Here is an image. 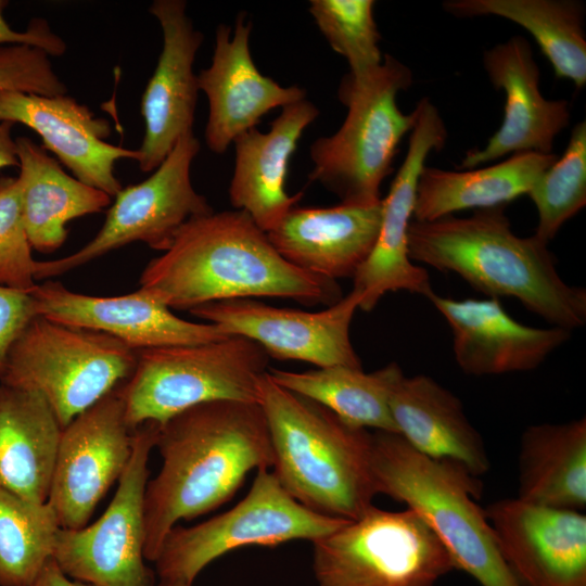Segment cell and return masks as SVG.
I'll list each match as a JSON object with an SVG mask.
<instances>
[{
    "label": "cell",
    "instance_id": "16",
    "mask_svg": "<svg viewBox=\"0 0 586 586\" xmlns=\"http://www.w3.org/2000/svg\"><path fill=\"white\" fill-rule=\"evenodd\" d=\"M485 510L498 549L521 586H586V515L505 498Z\"/></svg>",
    "mask_w": 586,
    "mask_h": 586
},
{
    "label": "cell",
    "instance_id": "2",
    "mask_svg": "<svg viewBox=\"0 0 586 586\" xmlns=\"http://www.w3.org/2000/svg\"><path fill=\"white\" fill-rule=\"evenodd\" d=\"M140 289L169 308L238 298L284 297L307 306L342 298L336 281L284 259L243 211L189 219L171 245L142 271Z\"/></svg>",
    "mask_w": 586,
    "mask_h": 586
},
{
    "label": "cell",
    "instance_id": "8",
    "mask_svg": "<svg viewBox=\"0 0 586 586\" xmlns=\"http://www.w3.org/2000/svg\"><path fill=\"white\" fill-rule=\"evenodd\" d=\"M137 351L103 332L35 316L12 344L0 384L40 394L64 429L127 381Z\"/></svg>",
    "mask_w": 586,
    "mask_h": 586
},
{
    "label": "cell",
    "instance_id": "21",
    "mask_svg": "<svg viewBox=\"0 0 586 586\" xmlns=\"http://www.w3.org/2000/svg\"><path fill=\"white\" fill-rule=\"evenodd\" d=\"M0 122L21 123L35 130L42 148L55 154L76 179L111 198L122 189L114 175L115 163L139 158L138 150L107 143L110 123L66 94L0 92Z\"/></svg>",
    "mask_w": 586,
    "mask_h": 586
},
{
    "label": "cell",
    "instance_id": "5",
    "mask_svg": "<svg viewBox=\"0 0 586 586\" xmlns=\"http://www.w3.org/2000/svg\"><path fill=\"white\" fill-rule=\"evenodd\" d=\"M370 467L377 494L418 513L443 543L455 569L482 586H521L498 549L485 510L475 499L481 483L461 464L428 457L399 434L371 435Z\"/></svg>",
    "mask_w": 586,
    "mask_h": 586
},
{
    "label": "cell",
    "instance_id": "14",
    "mask_svg": "<svg viewBox=\"0 0 586 586\" xmlns=\"http://www.w3.org/2000/svg\"><path fill=\"white\" fill-rule=\"evenodd\" d=\"M359 303V293L352 290L320 311L280 308L253 298L208 303L189 311L227 335L252 340L277 359L305 361L318 368H361L349 339Z\"/></svg>",
    "mask_w": 586,
    "mask_h": 586
},
{
    "label": "cell",
    "instance_id": "25",
    "mask_svg": "<svg viewBox=\"0 0 586 586\" xmlns=\"http://www.w3.org/2000/svg\"><path fill=\"white\" fill-rule=\"evenodd\" d=\"M390 409L397 433L417 451L457 462L476 477L489 470L483 438L461 400L434 379L400 374L391 391Z\"/></svg>",
    "mask_w": 586,
    "mask_h": 586
},
{
    "label": "cell",
    "instance_id": "38",
    "mask_svg": "<svg viewBox=\"0 0 586 586\" xmlns=\"http://www.w3.org/2000/svg\"><path fill=\"white\" fill-rule=\"evenodd\" d=\"M7 1L0 0V47L25 44L44 51L49 56H61L66 51L65 41L55 35L46 20L35 18L25 31L12 29L3 17Z\"/></svg>",
    "mask_w": 586,
    "mask_h": 586
},
{
    "label": "cell",
    "instance_id": "15",
    "mask_svg": "<svg viewBox=\"0 0 586 586\" xmlns=\"http://www.w3.org/2000/svg\"><path fill=\"white\" fill-rule=\"evenodd\" d=\"M406 156L387 195L382 199V217L371 253L354 275V288L360 295L359 309L372 310L388 292L408 291L426 296L433 290L428 271L412 263L407 232L413 216L417 184L433 151H441L447 139L444 120L428 99L422 98L412 111Z\"/></svg>",
    "mask_w": 586,
    "mask_h": 586
},
{
    "label": "cell",
    "instance_id": "24",
    "mask_svg": "<svg viewBox=\"0 0 586 586\" xmlns=\"http://www.w3.org/2000/svg\"><path fill=\"white\" fill-rule=\"evenodd\" d=\"M318 115V107L304 99L283 106L269 131L255 127L233 141L235 163L230 202L266 233L303 198V192L290 195L285 191L288 165L304 130Z\"/></svg>",
    "mask_w": 586,
    "mask_h": 586
},
{
    "label": "cell",
    "instance_id": "18",
    "mask_svg": "<svg viewBox=\"0 0 586 586\" xmlns=\"http://www.w3.org/2000/svg\"><path fill=\"white\" fill-rule=\"evenodd\" d=\"M186 9L182 0H155L150 5L162 28L163 47L141 100L145 128L137 162L144 173L155 170L178 140L192 131L200 91L193 62L203 34Z\"/></svg>",
    "mask_w": 586,
    "mask_h": 586
},
{
    "label": "cell",
    "instance_id": "4",
    "mask_svg": "<svg viewBox=\"0 0 586 586\" xmlns=\"http://www.w3.org/2000/svg\"><path fill=\"white\" fill-rule=\"evenodd\" d=\"M273 454V474L306 508L355 520L378 495L370 467L371 435L323 406L272 381L259 383Z\"/></svg>",
    "mask_w": 586,
    "mask_h": 586
},
{
    "label": "cell",
    "instance_id": "13",
    "mask_svg": "<svg viewBox=\"0 0 586 586\" xmlns=\"http://www.w3.org/2000/svg\"><path fill=\"white\" fill-rule=\"evenodd\" d=\"M119 384L62 429L48 502L62 528L87 525L132 453Z\"/></svg>",
    "mask_w": 586,
    "mask_h": 586
},
{
    "label": "cell",
    "instance_id": "41",
    "mask_svg": "<svg viewBox=\"0 0 586 586\" xmlns=\"http://www.w3.org/2000/svg\"><path fill=\"white\" fill-rule=\"evenodd\" d=\"M191 586H193V585H191Z\"/></svg>",
    "mask_w": 586,
    "mask_h": 586
},
{
    "label": "cell",
    "instance_id": "36",
    "mask_svg": "<svg viewBox=\"0 0 586 586\" xmlns=\"http://www.w3.org/2000/svg\"><path fill=\"white\" fill-rule=\"evenodd\" d=\"M55 97L66 94L65 84L54 73L49 55L35 47H0V92Z\"/></svg>",
    "mask_w": 586,
    "mask_h": 586
},
{
    "label": "cell",
    "instance_id": "7",
    "mask_svg": "<svg viewBox=\"0 0 586 586\" xmlns=\"http://www.w3.org/2000/svg\"><path fill=\"white\" fill-rule=\"evenodd\" d=\"M268 357L257 343L239 335L137 351L135 370L120 385L127 423L132 430L150 422L161 425L209 402L258 403Z\"/></svg>",
    "mask_w": 586,
    "mask_h": 586
},
{
    "label": "cell",
    "instance_id": "20",
    "mask_svg": "<svg viewBox=\"0 0 586 586\" xmlns=\"http://www.w3.org/2000/svg\"><path fill=\"white\" fill-rule=\"evenodd\" d=\"M483 65L494 88L506 94L504 118L483 149L466 153L460 168L473 169L518 152L552 153L555 138L570 122L569 103L543 97L528 41L509 38L485 51Z\"/></svg>",
    "mask_w": 586,
    "mask_h": 586
},
{
    "label": "cell",
    "instance_id": "39",
    "mask_svg": "<svg viewBox=\"0 0 586 586\" xmlns=\"http://www.w3.org/2000/svg\"><path fill=\"white\" fill-rule=\"evenodd\" d=\"M31 586H92L68 577L51 559L40 572Z\"/></svg>",
    "mask_w": 586,
    "mask_h": 586
},
{
    "label": "cell",
    "instance_id": "17",
    "mask_svg": "<svg viewBox=\"0 0 586 586\" xmlns=\"http://www.w3.org/2000/svg\"><path fill=\"white\" fill-rule=\"evenodd\" d=\"M30 295L37 315L103 332L135 351L207 343L229 336L214 323L179 318L143 289L119 296H91L48 281L37 284Z\"/></svg>",
    "mask_w": 586,
    "mask_h": 586
},
{
    "label": "cell",
    "instance_id": "9",
    "mask_svg": "<svg viewBox=\"0 0 586 586\" xmlns=\"http://www.w3.org/2000/svg\"><path fill=\"white\" fill-rule=\"evenodd\" d=\"M348 521L306 508L284 491L272 471L257 470L250 491L234 507L193 526L171 528L154 561L157 586H191L205 566L229 551L314 542Z\"/></svg>",
    "mask_w": 586,
    "mask_h": 586
},
{
    "label": "cell",
    "instance_id": "1",
    "mask_svg": "<svg viewBox=\"0 0 586 586\" xmlns=\"http://www.w3.org/2000/svg\"><path fill=\"white\" fill-rule=\"evenodd\" d=\"M162 458L144 492V558L154 562L181 520L229 501L252 470L269 469L273 454L258 403L217 400L191 407L157 424Z\"/></svg>",
    "mask_w": 586,
    "mask_h": 586
},
{
    "label": "cell",
    "instance_id": "10",
    "mask_svg": "<svg viewBox=\"0 0 586 586\" xmlns=\"http://www.w3.org/2000/svg\"><path fill=\"white\" fill-rule=\"evenodd\" d=\"M311 543L320 586H433L455 570L437 535L408 508L372 506Z\"/></svg>",
    "mask_w": 586,
    "mask_h": 586
},
{
    "label": "cell",
    "instance_id": "35",
    "mask_svg": "<svg viewBox=\"0 0 586 586\" xmlns=\"http://www.w3.org/2000/svg\"><path fill=\"white\" fill-rule=\"evenodd\" d=\"M22 218L17 179L0 177V285L30 293L38 260Z\"/></svg>",
    "mask_w": 586,
    "mask_h": 586
},
{
    "label": "cell",
    "instance_id": "40",
    "mask_svg": "<svg viewBox=\"0 0 586 586\" xmlns=\"http://www.w3.org/2000/svg\"><path fill=\"white\" fill-rule=\"evenodd\" d=\"M13 123L0 122V169L18 166L16 142L12 138Z\"/></svg>",
    "mask_w": 586,
    "mask_h": 586
},
{
    "label": "cell",
    "instance_id": "34",
    "mask_svg": "<svg viewBox=\"0 0 586 586\" xmlns=\"http://www.w3.org/2000/svg\"><path fill=\"white\" fill-rule=\"evenodd\" d=\"M372 0H311L309 13L333 51L349 65L351 75L367 74L383 61L381 35Z\"/></svg>",
    "mask_w": 586,
    "mask_h": 586
},
{
    "label": "cell",
    "instance_id": "31",
    "mask_svg": "<svg viewBox=\"0 0 586 586\" xmlns=\"http://www.w3.org/2000/svg\"><path fill=\"white\" fill-rule=\"evenodd\" d=\"M268 374L278 385L323 406L352 426L397 433L390 409L392 387L403 374L396 362L370 373L330 366L304 372L270 369Z\"/></svg>",
    "mask_w": 586,
    "mask_h": 586
},
{
    "label": "cell",
    "instance_id": "11",
    "mask_svg": "<svg viewBox=\"0 0 586 586\" xmlns=\"http://www.w3.org/2000/svg\"><path fill=\"white\" fill-rule=\"evenodd\" d=\"M157 424L133 433L132 453L102 515L81 528H60L52 559L71 578L92 586H157L145 564L143 501Z\"/></svg>",
    "mask_w": 586,
    "mask_h": 586
},
{
    "label": "cell",
    "instance_id": "33",
    "mask_svg": "<svg viewBox=\"0 0 586 586\" xmlns=\"http://www.w3.org/2000/svg\"><path fill=\"white\" fill-rule=\"evenodd\" d=\"M527 195L538 214L534 235L548 244L586 204L585 120L574 126L562 156L537 179Z\"/></svg>",
    "mask_w": 586,
    "mask_h": 586
},
{
    "label": "cell",
    "instance_id": "12",
    "mask_svg": "<svg viewBox=\"0 0 586 586\" xmlns=\"http://www.w3.org/2000/svg\"><path fill=\"white\" fill-rule=\"evenodd\" d=\"M199 151L193 131L183 135L149 178L117 192L92 240L71 255L38 262L36 280L61 276L132 242L168 250L183 224L213 212L191 182V165Z\"/></svg>",
    "mask_w": 586,
    "mask_h": 586
},
{
    "label": "cell",
    "instance_id": "26",
    "mask_svg": "<svg viewBox=\"0 0 586 586\" xmlns=\"http://www.w3.org/2000/svg\"><path fill=\"white\" fill-rule=\"evenodd\" d=\"M62 428L38 393L0 384V487L48 501Z\"/></svg>",
    "mask_w": 586,
    "mask_h": 586
},
{
    "label": "cell",
    "instance_id": "3",
    "mask_svg": "<svg viewBox=\"0 0 586 586\" xmlns=\"http://www.w3.org/2000/svg\"><path fill=\"white\" fill-rule=\"evenodd\" d=\"M407 241L411 260L455 272L489 297H514L552 327L572 331L586 322V291L562 280L547 243L513 233L505 205L411 220Z\"/></svg>",
    "mask_w": 586,
    "mask_h": 586
},
{
    "label": "cell",
    "instance_id": "29",
    "mask_svg": "<svg viewBox=\"0 0 586 586\" xmlns=\"http://www.w3.org/2000/svg\"><path fill=\"white\" fill-rule=\"evenodd\" d=\"M518 497L557 509L586 507V419L533 424L520 441Z\"/></svg>",
    "mask_w": 586,
    "mask_h": 586
},
{
    "label": "cell",
    "instance_id": "23",
    "mask_svg": "<svg viewBox=\"0 0 586 586\" xmlns=\"http://www.w3.org/2000/svg\"><path fill=\"white\" fill-rule=\"evenodd\" d=\"M382 200L331 207L294 206L267 237L292 265L336 281L354 277L378 238Z\"/></svg>",
    "mask_w": 586,
    "mask_h": 586
},
{
    "label": "cell",
    "instance_id": "22",
    "mask_svg": "<svg viewBox=\"0 0 586 586\" xmlns=\"http://www.w3.org/2000/svg\"><path fill=\"white\" fill-rule=\"evenodd\" d=\"M426 297L447 320L456 362L468 374L531 371L571 336L563 328L540 329L515 321L498 298L454 300L433 291Z\"/></svg>",
    "mask_w": 586,
    "mask_h": 586
},
{
    "label": "cell",
    "instance_id": "19",
    "mask_svg": "<svg viewBox=\"0 0 586 586\" xmlns=\"http://www.w3.org/2000/svg\"><path fill=\"white\" fill-rule=\"evenodd\" d=\"M252 22L239 13L233 30L218 25L211 65L198 75L199 89L208 100L205 141L222 154L238 136L255 128L271 110L306 99L305 89L283 87L256 67L251 50Z\"/></svg>",
    "mask_w": 586,
    "mask_h": 586
},
{
    "label": "cell",
    "instance_id": "30",
    "mask_svg": "<svg viewBox=\"0 0 586 586\" xmlns=\"http://www.w3.org/2000/svg\"><path fill=\"white\" fill-rule=\"evenodd\" d=\"M443 8L458 17L496 15L526 29L558 78L586 84L584 5L573 0H449Z\"/></svg>",
    "mask_w": 586,
    "mask_h": 586
},
{
    "label": "cell",
    "instance_id": "6",
    "mask_svg": "<svg viewBox=\"0 0 586 586\" xmlns=\"http://www.w3.org/2000/svg\"><path fill=\"white\" fill-rule=\"evenodd\" d=\"M412 82L408 66L390 54L364 75L343 78L337 97L347 107L339 130L310 145L314 167L310 181L335 193L342 203L369 205L382 200L380 187L392 171L404 136L415 124V114H404L396 104L398 92Z\"/></svg>",
    "mask_w": 586,
    "mask_h": 586
},
{
    "label": "cell",
    "instance_id": "27",
    "mask_svg": "<svg viewBox=\"0 0 586 586\" xmlns=\"http://www.w3.org/2000/svg\"><path fill=\"white\" fill-rule=\"evenodd\" d=\"M15 142L21 212L29 243L33 250L52 253L65 242L69 220L103 211L111 196L66 174L31 139L17 137Z\"/></svg>",
    "mask_w": 586,
    "mask_h": 586
},
{
    "label": "cell",
    "instance_id": "37",
    "mask_svg": "<svg viewBox=\"0 0 586 586\" xmlns=\"http://www.w3.org/2000/svg\"><path fill=\"white\" fill-rule=\"evenodd\" d=\"M35 316L30 293L0 285V374L12 344Z\"/></svg>",
    "mask_w": 586,
    "mask_h": 586
},
{
    "label": "cell",
    "instance_id": "32",
    "mask_svg": "<svg viewBox=\"0 0 586 586\" xmlns=\"http://www.w3.org/2000/svg\"><path fill=\"white\" fill-rule=\"evenodd\" d=\"M60 528L48 501L30 502L0 487V586H31L53 557Z\"/></svg>",
    "mask_w": 586,
    "mask_h": 586
},
{
    "label": "cell",
    "instance_id": "28",
    "mask_svg": "<svg viewBox=\"0 0 586 586\" xmlns=\"http://www.w3.org/2000/svg\"><path fill=\"white\" fill-rule=\"evenodd\" d=\"M557 158L555 153L528 151L477 169L424 166L417 184L413 220L432 221L468 208L506 205L527 194Z\"/></svg>",
    "mask_w": 586,
    "mask_h": 586
}]
</instances>
